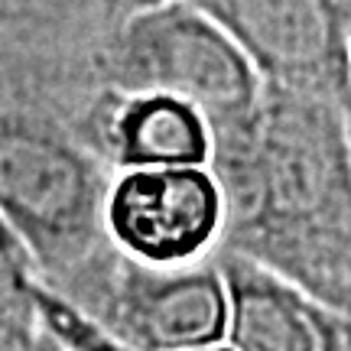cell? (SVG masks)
Here are the masks:
<instances>
[{
  "instance_id": "obj_3",
  "label": "cell",
  "mask_w": 351,
  "mask_h": 351,
  "mask_svg": "<svg viewBox=\"0 0 351 351\" xmlns=\"http://www.w3.org/2000/svg\"><path fill=\"white\" fill-rule=\"evenodd\" d=\"M91 69L98 88L189 101L208 121L215 143L247 130L263 101L261 72L192 0H166L108 26Z\"/></svg>"
},
{
  "instance_id": "obj_6",
  "label": "cell",
  "mask_w": 351,
  "mask_h": 351,
  "mask_svg": "<svg viewBox=\"0 0 351 351\" xmlns=\"http://www.w3.org/2000/svg\"><path fill=\"white\" fill-rule=\"evenodd\" d=\"M261 72L263 85L351 108L348 33L332 0H192Z\"/></svg>"
},
{
  "instance_id": "obj_4",
  "label": "cell",
  "mask_w": 351,
  "mask_h": 351,
  "mask_svg": "<svg viewBox=\"0 0 351 351\" xmlns=\"http://www.w3.org/2000/svg\"><path fill=\"white\" fill-rule=\"evenodd\" d=\"M78 313L137 351H202L225 345L228 289L215 257L153 267L117 251Z\"/></svg>"
},
{
  "instance_id": "obj_13",
  "label": "cell",
  "mask_w": 351,
  "mask_h": 351,
  "mask_svg": "<svg viewBox=\"0 0 351 351\" xmlns=\"http://www.w3.org/2000/svg\"><path fill=\"white\" fill-rule=\"evenodd\" d=\"M20 351H62V348H59V345H56V341H52L49 335H43V332H39V339L33 341V345L20 348Z\"/></svg>"
},
{
  "instance_id": "obj_18",
  "label": "cell",
  "mask_w": 351,
  "mask_h": 351,
  "mask_svg": "<svg viewBox=\"0 0 351 351\" xmlns=\"http://www.w3.org/2000/svg\"><path fill=\"white\" fill-rule=\"evenodd\" d=\"M348 124H351V111H348Z\"/></svg>"
},
{
  "instance_id": "obj_5",
  "label": "cell",
  "mask_w": 351,
  "mask_h": 351,
  "mask_svg": "<svg viewBox=\"0 0 351 351\" xmlns=\"http://www.w3.org/2000/svg\"><path fill=\"white\" fill-rule=\"evenodd\" d=\"M104 231L121 254L153 267L215 257L225 231V195L212 166H156L114 173Z\"/></svg>"
},
{
  "instance_id": "obj_2",
  "label": "cell",
  "mask_w": 351,
  "mask_h": 351,
  "mask_svg": "<svg viewBox=\"0 0 351 351\" xmlns=\"http://www.w3.org/2000/svg\"><path fill=\"white\" fill-rule=\"evenodd\" d=\"M111 179L69 108L0 91V215L29 247L39 283L75 309L117 254L104 231Z\"/></svg>"
},
{
  "instance_id": "obj_8",
  "label": "cell",
  "mask_w": 351,
  "mask_h": 351,
  "mask_svg": "<svg viewBox=\"0 0 351 351\" xmlns=\"http://www.w3.org/2000/svg\"><path fill=\"white\" fill-rule=\"evenodd\" d=\"M75 127L114 173L212 163L215 140L208 121L173 95L98 88Z\"/></svg>"
},
{
  "instance_id": "obj_17",
  "label": "cell",
  "mask_w": 351,
  "mask_h": 351,
  "mask_svg": "<svg viewBox=\"0 0 351 351\" xmlns=\"http://www.w3.org/2000/svg\"><path fill=\"white\" fill-rule=\"evenodd\" d=\"M202 351H231L228 345H215V348H202Z\"/></svg>"
},
{
  "instance_id": "obj_1",
  "label": "cell",
  "mask_w": 351,
  "mask_h": 351,
  "mask_svg": "<svg viewBox=\"0 0 351 351\" xmlns=\"http://www.w3.org/2000/svg\"><path fill=\"white\" fill-rule=\"evenodd\" d=\"M348 111L341 101L263 85L257 117L215 143L208 166L225 195L218 251L270 270L351 322Z\"/></svg>"
},
{
  "instance_id": "obj_16",
  "label": "cell",
  "mask_w": 351,
  "mask_h": 351,
  "mask_svg": "<svg viewBox=\"0 0 351 351\" xmlns=\"http://www.w3.org/2000/svg\"><path fill=\"white\" fill-rule=\"evenodd\" d=\"M348 85H351V33H348Z\"/></svg>"
},
{
  "instance_id": "obj_9",
  "label": "cell",
  "mask_w": 351,
  "mask_h": 351,
  "mask_svg": "<svg viewBox=\"0 0 351 351\" xmlns=\"http://www.w3.org/2000/svg\"><path fill=\"white\" fill-rule=\"evenodd\" d=\"M228 289V332L231 351H335L345 319L289 287L287 280L218 251Z\"/></svg>"
},
{
  "instance_id": "obj_15",
  "label": "cell",
  "mask_w": 351,
  "mask_h": 351,
  "mask_svg": "<svg viewBox=\"0 0 351 351\" xmlns=\"http://www.w3.org/2000/svg\"><path fill=\"white\" fill-rule=\"evenodd\" d=\"M332 7H335L341 20H345V23L351 26V0H332Z\"/></svg>"
},
{
  "instance_id": "obj_7",
  "label": "cell",
  "mask_w": 351,
  "mask_h": 351,
  "mask_svg": "<svg viewBox=\"0 0 351 351\" xmlns=\"http://www.w3.org/2000/svg\"><path fill=\"white\" fill-rule=\"evenodd\" d=\"M104 29L101 0H0V91L62 104L78 124Z\"/></svg>"
},
{
  "instance_id": "obj_12",
  "label": "cell",
  "mask_w": 351,
  "mask_h": 351,
  "mask_svg": "<svg viewBox=\"0 0 351 351\" xmlns=\"http://www.w3.org/2000/svg\"><path fill=\"white\" fill-rule=\"evenodd\" d=\"M101 3H104V20H108V26H114V23H121L124 16H130V13L160 7L166 0H101Z\"/></svg>"
},
{
  "instance_id": "obj_14",
  "label": "cell",
  "mask_w": 351,
  "mask_h": 351,
  "mask_svg": "<svg viewBox=\"0 0 351 351\" xmlns=\"http://www.w3.org/2000/svg\"><path fill=\"white\" fill-rule=\"evenodd\" d=\"M335 351H351V322L345 319V326H341V335H339V348Z\"/></svg>"
},
{
  "instance_id": "obj_11",
  "label": "cell",
  "mask_w": 351,
  "mask_h": 351,
  "mask_svg": "<svg viewBox=\"0 0 351 351\" xmlns=\"http://www.w3.org/2000/svg\"><path fill=\"white\" fill-rule=\"evenodd\" d=\"M36 319L39 332L49 335L62 351H137L124 341L111 339L104 328H98L88 315L78 313L72 302L56 296L43 283L36 287Z\"/></svg>"
},
{
  "instance_id": "obj_10",
  "label": "cell",
  "mask_w": 351,
  "mask_h": 351,
  "mask_svg": "<svg viewBox=\"0 0 351 351\" xmlns=\"http://www.w3.org/2000/svg\"><path fill=\"white\" fill-rule=\"evenodd\" d=\"M36 287L33 254L0 215V351H20L39 339Z\"/></svg>"
}]
</instances>
